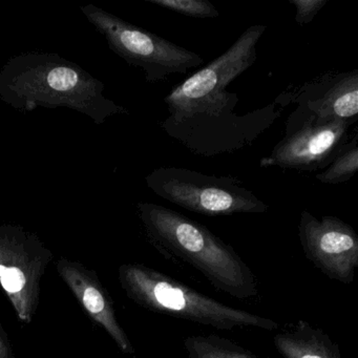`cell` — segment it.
Masks as SVG:
<instances>
[{
    "instance_id": "cell-12",
    "label": "cell",
    "mask_w": 358,
    "mask_h": 358,
    "mask_svg": "<svg viewBox=\"0 0 358 358\" xmlns=\"http://www.w3.org/2000/svg\"><path fill=\"white\" fill-rule=\"evenodd\" d=\"M57 270L87 314L103 327L119 349L124 353H134L135 350L129 337L117 320L112 301L95 274L80 264L68 259L58 262Z\"/></svg>"
},
{
    "instance_id": "cell-18",
    "label": "cell",
    "mask_w": 358,
    "mask_h": 358,
    "mask_svg": "<svg viewBox=\"0 0 358 358\" xmlns=\"http://www.w3.org/2000/svg\"><path fill=\"white\" fill-rule=\"evenodd\" d=\"M0 358H12L11 347L0 328Z\"/></svg>"
},
{
    "instance_id": "cell-17",
    "label": "cell",
    "mask_w": 358,
    "mask_h": 358,
    "mask_svg": "<svg viewBox=\"0 0 358 358\" xmlns=\"http://www.w3.org/2000/svg\"><path fill=\"white\" fill-rule=\"evenodd\" d=\"M296 9L295 20L299 26L311 24L318 12L328 3V0H289Z\"/></svg>"
},
{
    "instance_id": "cell-15",
    "label": "cell",
    "mask_w": 358,
    "mask_h": 358,
    "mask_svg": "<svg viewBox=\"0 0 358 358\" xmlns=\"http://www.w3.org/2000/svg\"><path fill=\"white\" fill-rule=\"evenodd\" d=\"M326 171L316 175V180L328 185L349 181L358 171V136L348 142Z\"/></svg>"
},
{
    "instance_id": "cell-6",
    "label": "cell",
    "mask_w": 358,
    "mask_h": 358,
    "mask_svg": "<svg viewBox=\"0 0 358 358\" xmlns=\"http://www.w3.org/2000/svg\"><path fill=\"white\" fill-rule=\"evenodd\" d=\"M81 11L103 35L110 51L131 66L141 69L148 83H157L173 74H186L204 64V59L194 52L124 22L96 6H85Z\"/></svg>"
},
{
    "instance_id": "cell-10",
    "label": "cell",
    "mask_w": 358,
    "mask_h": 358,
    "mask_svg": "<svg viewBox=\"0 0 358 358\" xmlns=\"http://www.w3.org/2000/svg\"><path fill=\"white\" fill-rule=\"evenodd\" d=\"M266 29L263 24L251 26L223 55L173 87L164 99L169 114L225 91L236 77L257 62V45Z\"/></svg>"
},
{
    "instance_id": "cell-1",
    "label": "cell",
    "mask_w": 358,
    "mask_h": 358,
    "mask_svg": "<svg viewBox=\"0 0 358 358\" xmlns=\"http://www.w3.org/2000/svg\"><path fill=\"white\" fill-rule=\"evenodd\" d=\"M104 90L101 81L57 54H22L0 71V100L22 113L64 106L102 125L114 115L129 113L106 98Z\"/></svg>"
},
{
    "instance_id": "cell-7",
    "label": "cell",
    "mask_w": 358,
    "mask_h": 358,
    "mask_svg": "<svg viewBox=\"0 0 358 358\" xmlns=\"http://www.w3.org/2000/svg\"><path fill=\"white\" fill-rule=\"evenodd\" d=\"M51 259L36 234L20 226L0 225V285L27 324L36 313L41 278Z\"/></svg>"
},
{
    "instance_id": "cell-14",
    "label": "cell",
    "mask_w": 358,
    "mask_h": 358,
    "mask_svg": "<svg viewBox=\"0 0 358 358\" xmlns=\"http://www.w3.org/2000/svg\"><path fill=\"white\" fill-rule=\"evenodd\" d=\"M184 347L187 358H261L219 335H192L186 337Z\"/></svg>"
},
{
    "instance_id": "cell-9",
    "label": "cell",
    "mask_w": 358,
    "mask_h": 358,
    "mask_svg": "<svg viewBox=\"0 0 358 358\" xmlns=\"http://www.w3.org/2000/svg\"><path fill=\"white\" fill-rule=\"evenodd\" d=\"M299 236L306 257L331 280L353 282L358 267V236L351 225L332 215L314 217L303 210Z\"/></svg>"
},
{
    "instance_id": "cell-13",
    "label": "cell",
    "mask_w": 358,
    "mask_h": 358,
    "mask_svg": "<svg viewBox=\"0 0 358 358\" xmlns=\"http://www.w3.org/2000/svg\"><path fill=\"white\" fill-rule=\"evenodd\" d=\"M273 343L284 358H341L338 345L329 335L305 320L287 326L274 335Z\"/></svg>"
},
{
    "instance_id": "cell-5",
    "label": "cell",
    "mask_w": 358,
    "mask_h": 358,
    "mask_svg": "<svg viewBox=\"0 0 358 358\" xmlns=\"http://www.w3.org/2000/svg\"><path fill=\"white\" fill-rule=\"evenodd\" d=\"M148 187L160 198L208 217L265 213L268 205L231 177L203 175L180 167H159L146 176Z\"/></svg>"
},
{
    "instance_id": "cell-4",
    "label": "cell",
    "mask_w": 358,
    "mask_h": 358,
    "mask_svg": "<svg viewBox=\"0 0 358 358\" xmlns=\"http://www.w3.org/2000/svg\"><path fill=\"white\" fill-rule=\"evenodd\" d=\"M119 275L127 295L150 311L219 330L255 328L274 331L278 328V322L270 318L224 305L144 265L122 266Z\"/></svg>"
},
{
    "instance_id": "cell-16",
    "label": "cell",
    "mask_w": 358,
    "mask_h": 358,
    "mask_svg": "<svg viewBox=\"0 0 358 358\" xmlns=\"http://www.w3.org/2000/svg\"><path fill=\"white\" fill-rule=\"evenodd\" d=\"M146 3L171 10L186 17L217 18L220 13L208 0H145Z\"/></svg>"
},
{
    "instance_id": "cell-2",
    "label": "cell",
    "mask_w": 358,
    "mask_h": 358,
    "mask_svg": "<svg viewBox=\"0 0 358 358\" xmlns=\"http://www.w3.org/2000/svg\"><path fill=\"white\" fill-rule=\"evenodd\" d=\"M137 209L148 242L165 259L194 268L215 288L234 299L257 296L252 270L208 228L154 203H138Z\"/></svg>"
},
{
    "instance_id": "cell-3",
    "label": "cell",
    "mask_w": 358,
    "mask_h": 358,
    "mask_svg": "<svg viewBox=\"0 0 358 358\" xmlns=\"http://www.w3.org/2000/svg\"><path fill=\"white\" fill-rule=\"evenodd\" d=\"M238 102V94L225 90L169 114L162 129L194 154L208 158L234 154L252 145L274 124L290 103L291 95L278 96L265 108L242 116L236 113Z\"/></svg>"
},
{
    "instance_id": "cell-11",
    "label": "cell",
    "mask_w": 358,
    "mask_h": 358,
    "mask_svg": "<svg viewBox=\"0 0 358 358\" xmlns=\"http://www.w3.org/2000/svg\"><path fill=\"white\" fill-rule=\"evenodd\" d=\"M299 103L296 110L313 115L315 123L324 124L339 119L351 123L358 120V69L337 75H324L307 83L291 96Z\"/></svg>"
},
{
    "instance_id": "cell-8",
    "label": "cell",
    "mask_w": 358,
    "mask_h": 358,
    "mask_svg": "<svg viewBox=\"0 0 358 358\" xmlns=\"http://www.w3.org/2000/svg\"><path fill=\"white\" fill-rule=\"evenodd\" d=\"M352 124L339 119L317 124L313 115L295 110L289 117L284 139L262 158L259 166L297 171L326 169L348 143Z\"/></svg>"
}]
</instances>
